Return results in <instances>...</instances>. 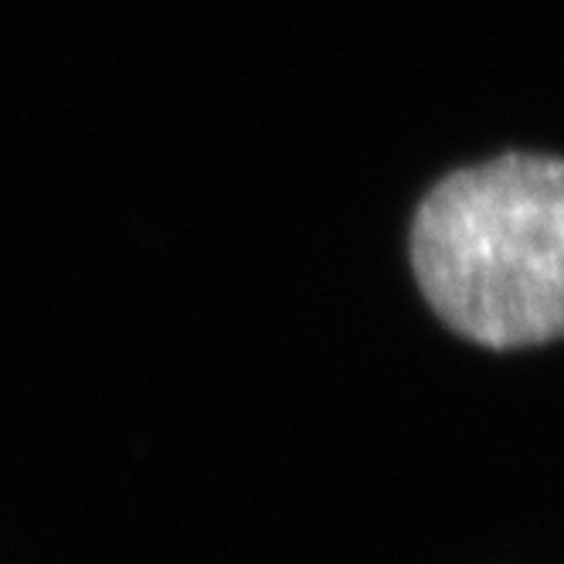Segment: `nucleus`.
<instances>
[{
	"mask_svg": "<svg viewBox=\"0 0 564 564\" xmlns=\"http://www.w3.org/2000/svg\"><path fill=\"white\" fill-rule=\"evenodd\" d=\"M409 265L429 310L482 350L564 330V164L507 150L442 174L415 205Z\"/></svg>",
	"mask_w": 564,
	"mask_h": 564,
	"instance_id": "obj_1",
	"label": "nucleus"
}]
</instances>
